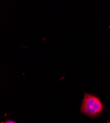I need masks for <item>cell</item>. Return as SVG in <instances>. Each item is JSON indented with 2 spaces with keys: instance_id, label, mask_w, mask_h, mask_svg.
<instances>
[{
  "instance_id": "2",
  "label": "cell",
  "mask_w": 110,
  "mask_h": 123,
  "mask_svg": "<svg viewBox=\"0 0 110 123\" xmlns=\"http://www.w3.org/2000/svg\"><path fill=\"white\" fill-rule=\"evenodd\" d=\"M1 123H16L15 121L13 120H7L3 122H2Z\"/></svg>"
},
{
  "instance_id": "3",
  "label": "cell",
  "mask_w": 110,
  "mask_h": 123,
  "mask_svg": "<svg viewBox=\"0 0 110 123\" xmlns=\"http://www.w3.org/2000/svg\"><path fill=\"white\" fill-rule=\"evenodd\" d=\"M107 123H110V122L108 120H107Z\"/></svg>"
},
{
  "instance_id": "1",
  "label": "cell",
  "mask_w": 110,
  "mask_h": 123,
  "mask_svg": "<svg viewBox=\"0 0 110 123\" xmlns=\"http://www.w3.org/2000/svg\"><path fill=\"white\" fill-rule=\"evenodd\" d=\"M104 109V106L96 96L84 93L81 107V113L86 116L95 118L100 115Z\"/></svg>"
}]
</instances>
